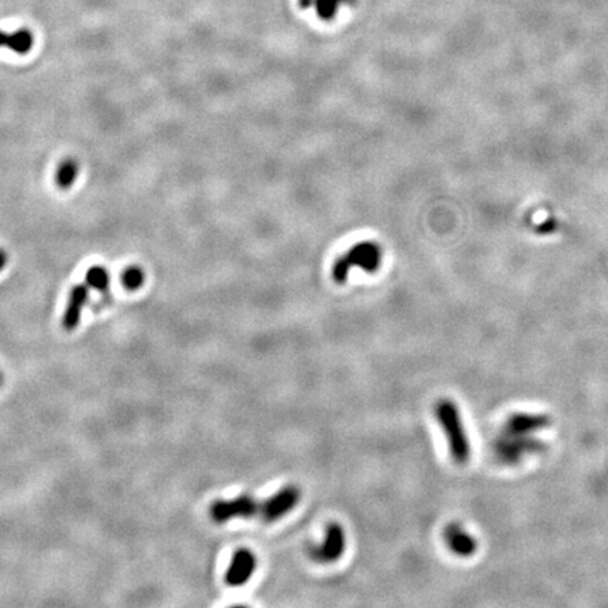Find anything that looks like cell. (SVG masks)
Here are the masks:
<instances>
[{"label": "cell", "mask_w": 608, "mask_h": 608, "mask_svg": "<svg viewBox=\"0 0 608 608\" xmlns=\"http://www.w3.org/2000/svg\"><path fill=\"white\" fill-rule=\"evenodd\" d=\"M436 417L443 427V434L452 459L458 465H465L470 459V443L455 401L443 398L436 404Z\"/></svg>", "instance_id": "1"}, {"label": "cell", "mask_w": 608, "mask_h": 608, "mask_svg": "<svg viewBox=\"0 0 608 608\" xmlns=\"http://www.w3.org/2000/svg\"><path fill=\"white\" fill-rule=\"evenodd\" d=\"M382 261L381 247L375 242H359L344 254L334 265L332 277L335 282L344 283L352 268H361L365 272H376Z\"/></svg>", "instance_id": "2"}, {"label": "cell", "mask_w": 608, "mask_h": 608, "mask_svg": "<svg viewBox=\"0 0 608 608\" xmlns=\"http://www.w3.org/2000/svg\"><path fill=\"white\" fill-rule=\"evenodd\" d=\"M547 450V443L537 436L521 437L500 433L493 443V452L498 462L514 466L521 463L527 456L542 453Z\"/></svg>", "instance_id": "3"}, {"label": "cell", "mask_w": 608, "mask_h": 608, "mask_svg": "<svg viewBox=\"0 0 608 608\" xmlns=\"http://www.w3.org/2000/svg\"><path fill=\"white\" fill-rule=\"evenodd\" d=\"M262 503L251 495H241L232 500H217L210 507V517L215 522L224 524L234 518H251L261 515Z\"/></svg>", "instance_id": "4"}, {"label": "cell", "mask_w": 608, "mask_h": 608, "mask_svg": "<svg viewBox=\"0 0 608 608\" xmlns=\"http://www.w3.org/2000/svg\"><path fill=\"white\" fill-rule=\"evenodd\" d=\"M552 424V418L544 413H514L503 424V434L530 437L547 430Z\"/></svg>", "instance_id": "5"}, {"label": "cell", "mask_w": 608, "mask_h": 608, "mask_svg": "<svg viewBox=\"0 0 608 608\" xmlns=\"http://www.w3.org/2000/svg\"><path fill=\"white\" fill-rule=\"evenodd\" d=\"M300 500V490L296 486H286L262 503L261 518L265 522H274L286 515Z\"/></svg>", "instance_id": "6"}, {"label": "cell", "mask_w": 608, "mask_h": 608, "mask_svg": "<svg viewBox=\"0 0 608 608\" xmlns=\"http://www.w3.org/2000/svg\"><path fill=\"white\" fill-rule=\"evenodd\" d=\"M257 567V557L249 550L241 548L234 553L230 567L225 573V582L231 587L245 584L254 574Z\"/></svg>", "instance_id": "7"}, {"label": "cell", "mask_w": 608, "mask_h": 608, "mask_svg": "<svg viewBox=\"0 0 608 608\" xmlns=\"http://www.w3.org/2000/svg\"><path fill=\"white\" fill-rule=\"evenodd\" d=\"M443 540L449 551L460 557L473 556L479 547L478 540L458 522H450L445 527Z\"/></svg>", "instance_id": "8"}, {"label": "cell", "mask_w": 608, "mask_h": 608, "mask_svg": "<svg viewBox=\"0 0 608 608\" xmlns=\"http://www.w3.org/2000/svg\"><path fill=\"white\" fill-rule=\"evenodd\" d=\"M345 551V534L339 524L331 522L326 530L324 542L311 550V555L319 562L331 563L338 560Z\"/></svg>", "instance_id": "9"}, {"label": "cell", "mask_w": 608, "mask_h": 608, "mask_svg": "<svg viewBox=\"0 0 608 608\" xmlns=\"http://www.w3.org/2000/svg\"><path fill=\"white\" fill-rule=\"evenodd\" d=\"M89 290L88 284H76L71 289L66 307L62 316V327L66 331H73L82 319V311L88 303Z\"/></svg>", "instance_id": "10"}, {"label": "cell", "mask_w": 608, "mask_h": 608, "mask_svg": "<svg viewBox=\"0 0 608 608\" xmlns=\"http://www.w3.org/2000/svg\"><path fill=\"white\" fill-rule=\"evenodd\" d=\"M34 47V36L29 29H19L11 33L0 30V48H7L19 56L29 54Z\"/></svg>", "instance_id": "11"}, {"label": "cell", "mask_w": 608, "mask_h": 608, "mask_svg": "<svg viewBox=\"0 0 608 608\" xmlns=\"http://www.w3.org/2000/svg\"><path fill=\"white\" fill-rule=\"evenodd\" d=\"M79 175V164L75 158L68 157L62 160L56 170V185L61 190H68L76 182Z\"/></svg>", "instance_id": "12"}, {"label": "cell", "mask_w": 608, "mask_h": 608, "mask_svg": "<svg viewBox=\"0 0 608 608\" xmlns=\"http://www.w3.org/2000/svg\"><path fill=\"white\" fill-rule=\"evenodd\" d=\"M85 282L88 287H92L99 292H106L110 286V275L109 271L102 265L91 267L85 275Z\"/></svg>", "instance_id": "13"}, {"label": "cell", "mask_w": 608, "mask_h": 608, "mask_svg": "<svg viewBox=\"0 0 608 608\" xmlns=\"http://www.w3.org/2000/svg\"><path fill=\"white\" fill-rule=\"evenodd\" d=\"M144 282H145V274L143 268L137 265L127 267L121 274V284L130 292L138 290L144 284Z\"/></svg>", "instance_id": "14"}, {"label": "cell", "mask_w": 608, "mask_h": 608, "mask_svg": "<svg viewBox=\"0 0 608 608\" xmlns=\"http://www.w3.org/2000/svg\"><path fill=\"white\" fill-rule=\"evenodd\" d=\"M341 0H317V11L321 17L330 19L334 16L336 6H339Z\"/></svg>", "instance_id": "15"}, {"label": "cell", "mask_w": 608, "mask_h": 608, "mask_svg": "<svg viewBox=\"0 0 608 608\" xmlns=\"http://www.w3.org/2000/svg\"><path fill=\"white\" fill-rule=\"evenodd\" d=\"M6 264H7V254H6L4 249L0 248V272L3 271V268L6 267Z\"/></svg>", "instance_id": "16"}, {"label": "cell", "mask_w": 608, "mask_h": 608, "mask_svg": "<svg viewBox=\"0 0 608 608\" xmlns=\"http://www.w3.org/2000/svg\"><path fill=\"white\" fill-rule=\"evenodd\" d=\"M3 385V375H1V372H0V386Z\"/></svg>", "instance_id": "17"}]
</instances>
